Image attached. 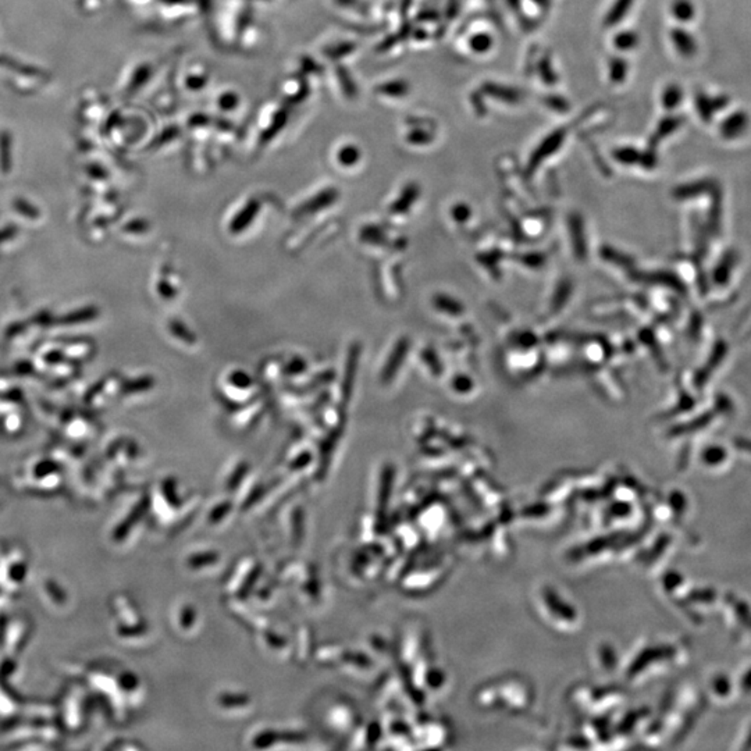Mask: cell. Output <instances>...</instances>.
I'll return each mask as SVG.
<instances>
[{"label": "cell", "instance_id": "cell-1", "mask_svg": "<svg viewBox=\"0 0 751 751\" xmlns=\"http://www.w3.org/2000/svg\"><path fill=\"white\" fill-rule=\"evenodd\" d=\"M749 122L750 120L746 111L743 110L734 111L720 124V134L725 139H736L746 132Z\"/></svg>", "mask_w": 751, "mask_h": 751}, {"label": "cell", "instance_id": "cell-2", "mask_svg": "<svg viewBox=\"0 0 751 751\" xmlns=\"http://www.w3.org/2000/svg\"><path fill=\"white\" fill-rule=\"evenodd\" d=\"M671 41L676 52L683 57H693L697 53V42L694 36L682 28H673L671 31Z\"/></svg>", "mask_w": 751, "mask_h": 751}, {"label": "cell", "instance_id": "cell-3", "mask_svg": "<svg viewBox=\"0 0 751 751\" xmlns=\"http://www.w3.org/2000/svg\"><path fill=\"white\" fill-rule=\"evenodd\" d=\"M683 122H685V115H683V114H680V115H666V117H664V118L658 122L657 129H655V132L652 134L650 143H651L652 146H655L661 139H664L665 136L673 134L678 128H680Z\"/></svg>", "mask_w": 751, "mask_h": 751}, {"label": "cell", "instance_id": "cell-4", "mask_svg": "<svg viewBox=\"0 0 751 751\" xmlns=\"http://www.w3.org/2000/svg\"><path fill=\"white\" fill-rule=\"evenodd\" d=\"M258 209H259V205L256 202H251L244 211L238 213L235 220H232V223L230 224V231L235 234L244 231L252 223L253 216L256 215Z\"/></svg>", "mask_w": 751, "mask_h": 751}, {"label": "cell", "instance_id": "cell-5", "mask_svg": "<svg viewBox=\"0 0 751 751\" xmlns=\"http://www.w3.org/2000/svg\"><path fill=\"white\" fill-rule=\"evenodd\" d=\"M682 101H683V91L679 85L669 84L665 87L662 97H661V102L666 111L675 110L682 104Z\"/></svg>", "mask_w": 751, "mask_h": 751}, {"label": "cell", "instance_id": "cell-6", "mask_svg": "<svg viewBox=\"0 0 751 751\" xmlns=\"http://www.w3.org/2000/svg\"><path fill=\"white\" fill-rule=\"evenodd\" d=\"M671 11L679 22H689L696 15V8L692 0H673Z\"/></svg>", "mask_w": 751, "mask_h": 751}, {"label": "cell", "instance_id": "cell-7", "mask_svg": "<svg viewBox=\"0 0 751 751\" xmlns=\"http://www.w3.org/2000/svg\"><path fill=\"white\" fill-rule=\"evenodd\" d=\"M633 1L635 0H615L614 6L611 7V10L608 11V14L605 17V24L607 25L618 24L629 13Z\"/></svg>", "mask_w": 751, "mask_h": 751}, {"label": "cell", "instance_id": "cell-8", "mask_svg": "<svg viewBox=\"0 0 751 751\" xmlns=\"http://www.w3.org/2000/svg\"><path fill=\"white\" fill-rule=\"evenodd\" d=\"M694 104H696V110L700 115V118L704 121V122H711L714 120V114H715V110L713 108V102L711 99L704 94V92H697L696 94V99H694Z\"/></svg>", "mask_w": 751, "mask_h": 751}, {"label": "cell", "instance_id": "cell-9", "mask_svg": "<svg viewBox=\"0 0 751 751\" xmlns=\"http://www.w3.org/2000/svg\"><path fill=\"white\" fill-rule=\"evenodd\" d=\"M614 45L621 52H628L639 45V35L633 31H621L614 38Z\"/></svg>", "mask_w": 751, "mask_h": 751}, {"label": "cell", "instance_id": "cell-10", "mask_svg": "<svg viewBox=\"0 0 751 751\" xmlns=\"http://www.w3.org/2000/svg\"><path fill=\"white\" fill-rule=\"evenodd\" d=\"M493 43H494V39L487 32H477L473 36H470V39H469L470 49L475 53H479V55H484V53L490 52V49L493 48Z\"/></svg>", "mask_w": 751, "mask_h": 751}, {"label": "cell", "instance_id": "cell-11", "mask_svg": "<svg viewBox=\"0 0 751 751\" xmlns=\"http://www.w3.org/2000/svg\"><path fill=\"white\" fill-rule=\"evenodd\" d=\"M562 141H563V132H562V131H556V132L551 134V135H549V136L540 145V148H538V150H537L536 153V160L541 159V157H544V156H548L549 153L554 152L555 148L558 149V146L562 143Z\"/></svg>", "mask_w": 751, "mask_h": 751}, {"label": "cell", "instance_id": "cell-12", "mask_svg": "<svg viewBox=\"0 0 751 751\" xmlns=\"http://www.w3.org/2000/svg\"><path fill=\"white\" fill-rule=\"evenodd\" d=\"M628 76V63L625 59L614 57L610 60V78L611 81L619 84L626 80Z\"/></svg>", "mask_w": 751, "mask_h": 751}, {"label": "cell", "instance_id": "cell-13", "mask_svg": "<svg viewBox=\"0 0 751 751\" xmlns=\"http://www.w3.org/2000/svg\"><path fill=\"white\" fill-rule=\"evenodd\" d=\"M615 157L618 160H621L622 163H638V160L642 159V155L638 149L635 148H621L615 152Z\"/></svg>", "mask_w": 751, "mask_h": 751}, {"label": "cell", "instance_id": "cell-14", "mask_svg": "<svg viewBox=\"0 0 751 751\" xmlns=\"http://www.w3.org/2000/svg\"><path fill=\"white\" fill-rule=\"evenodd\" d=\"M231 381H232L237 387H241V388H246V387H249V384H251L249 377H248L245 373H242V372H235V373L231 376ZM234 384H232V386H234Z\"/></svg>", "mask_w": 751, "mask_h": 751}, {"label": "cell", "instance_id": "cell-15", "mask_svg": "<svg viewBox=\"0 0 751 751\" xmlns=\"http://www.w3.org/2000/svg\"><path fill=\"white\" fill-rule=\"evenodd\" d=\"M711 102H713V108L717 113V111H721V110L728 108L729 104H731V99H729L728 95H718V97L713 98Z\"/></svg>", "mask_w": 751, "mask_h": 751}]
</instances>
